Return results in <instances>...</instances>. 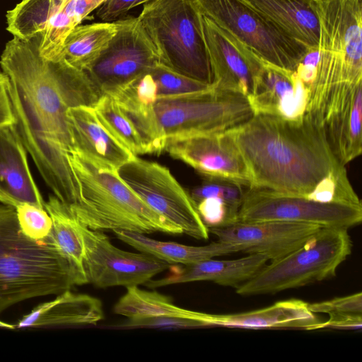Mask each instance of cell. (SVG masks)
<instances>
[{"mask_svg": "<svg viewBox=\"0 0 362 362\" xmlns=\"http://www.w3.org/2000/svg\"><path fill=\"white\" fill-rule=\"evenodd\" d=\"M43 35L5 45L0 66L8 78L14 127L42 179L67 206L76 203L79 187L69 155L71 141L66 112L94 107L103 95L84 70L63 59L49 60L40 53Z\"/></svg>", "mask_w": 362, "mask_h": 362, "instance_id": "6da1fadb", "label": "cell"}, {"mask_svg": "<svg viewBox=\"0 0 362 362\" xmlns=\"http://www.w3.org/2000/svg\"><path fill=\"white\" fill-rule=\"evenodd\" d=\"M229 131L247 164L250 188L306 197L331 172L345 166L322 128L305 115L297 120L253 115Z\"/></svg>", "mask_w": 362, "mask_h": 362, "instance_id": "7a4b0ae2", "label": "cell"}, {"mask_svg": "<svg viewBox=\"0 0 362 362\" xmlns=\"http://www.w3.org/2000/svg\"><path fill=\"white\" fill-rule=\"evenodd\" d=\"M78 286L67 260L52 243L21 230L15 208L0 204V313L33 298L59 294Z\"/></svg>", "mask_w": 362, "mask_h": 362, "instance_id": "3957f363", "label": "cell"}, {"mask_svg": "<svg viewBox=\"0 0 362 362\" xmlns=\"http://www.w3.org/2000/svg\"><path fill=\"white\" fill-rule=\"evenodd\" d=\"M69 159L78 183L79 196L75 204L68 206L85 226L95 230L143 234L182 233L138 197L117 171L97 165L75 153H69Z\"/></svg>", "mask_w": 362, "mask_h": 362, "instance_id": "277c9868", "label": "cell"}, {"mask_svg": "<svg viewBox=\"0 0 362 362\" xmlns=\"http://www.w3.org/2000/svg\"><path fill=\"white\" fill-rule=\"evenodd\" d=\"M202 15L193 0H151L137 17L159 64L185 76L212 84Z\"/></svg>", "mask_w": 362, "mask_h": 362, "instance_id": "5b68a950", "label": "cell"}, {"mask_svg": "<svg viewBox=\"0 0 362 362\" xmlns=\"http://www.w3.org/2000/svg\"><path fill=\"white\" fill-rule=\"evenodd\" d=\"M351 250L348 228L322 227L299 248L266 264L236 293L243 296L273 294L331 279Z\"/></svg>", "mask_w": 362, "mask_h": 362, "instance_id": "8992f818", "label": "cell"}, {"mask_svg": "<svg viewBox=\"0 0 362 362\" xmlns=\"http://www.w3.org/2000/svg\"><path fill=\"white\" fill-rule=\"evenodd\" d=\"M320 23L313 81H362V0H313Z\"/></svg>", "mask_w": 362, "mask_h": 362, "instance_id": "52a82bcc", "label": "cell"}, {"mask_svg": "<svg viewBox=\"0 0 362 362\" xmlns=\"http://www.w3.org/2000/svg\"><path fill=\"white\" fill-rule=\"evenodd\" d=\"M200 13L265 63L296 71L312 52L243 0H193Z\"/></svg>", "mask_w": 362, "mask_h": 362, "instance_id": "ba28073f", "label": "cell"}, {"mask_svg": "<svg viewBox=\"0 0 362 362\" xmlns=\"http://www.w3.org/2000/svg\"><path fill=\"white\" fill-rule=\"evenodd\" d=\"M155 110L166 141L226 131L254 115L246 96L215 88L192 95L157 98Z\"/></svg>", "mask_w": 362, "mask_h": 362, "instance_id": "9c48e42d", "label": "cell"}, {"mask_svg": "<svg viewBox=\"0 0 362 362\" xmlns=\"http://www.w3.org/2000/svg\"><path fill=\"white\" fill-rule=\"evenodd\" d=\"M117 173L148 206L197 240H207L209 230L197 204L166 167L134 156Z\"/></svg>", "mask_w": 362, "mask_h": 362, "instance_id": "30bf717a", "label": "cell"}, {"mask_svg": "<svg viewBox=\"0 0 362 362\" xmlns=\"http://www.w3.org/2000/svg\"><path fill=\"white\" fill-rule=\"evenodd\" d=\"M305 115L322 128L341 164L361 154L362 81L337 83L314 94Z\"/></svg>", "mask_w": 362, "mask_h": 362, "instance_id": "8fae6325", "label": "cell"}, {"mask_svg": "<svg viewBox=\"0 0 362 362\" xmlns=\"http://www.w3.org/2000/svg\"><path fill=\"white\" fill-rule=\"evenodd\" d=\"M283 221L349 228L362 221V206L317 202L302 196L247 187L238 221Z\"/></svg>", "mask_w": 362, "mask_h": 362, "instance_id": "7c38bea8", "label": "cell"}, {"mask_svg": "<svg viewBox=\"0 0 362 362\" xmlns=\"http://www.w3.org/2000/svg\"><path fill=\"white\" fill-rule=\"evenodd\" d=\"M118 23L108 46L84 70L103 94L132 82L159 64L137 17L118 20Z\"/></svg>", "mask_w": 362, "mask_h": 362, "instance_id": "4fadbf2b", "label": "cell"}, {"mask_svg": "<svg viewBox=\"0 0 362 362\" xmlns=\"http://www.w3.org/2000/svg\"><path fill=\"white\" fill-rule=\"evenodd\" d=\"M81 231L88 282L98 288L144 285L171 265L148 253L119 249L101 230L90 229L82 223Z\"/></svg>", "mask_w": 362, "mask_h": 362, "instance_id": "5bb4252c", "label": "cell"}, {"mask_svg": "<svg viewBox=\"0 0 362 362\" xmlns=\"http://www.w3.org/2000/svg\"><path fill=\"white\" fill-rule=\"evenodd\" d=\"M164 151L204 177L226 179L250 187L247 164L229 129L167 140Z\"/></svg>", "mask_w": 362, "mask_h": 362, "instance_id": "9a60e30c", "label": "cell"}, {"mask_svg": "<svg viewBox=\"0 0 362 362\" xmlns=\"http://www.w3.org/2000/svg\"><path fill=\"white\" fill-rule=\"evenodd\" d=\"M322 227L283 221L240 222L209 228L218 240L237 246L240 252L262 254L276 261L304 245Z\"/></svg>", "mask_w": 362, "mask_h": 362, "instance_id": "2e32d148", "label": "cell"}, {"mask_svg": "<svg viewBox=\"0 0 362 362\" xmlns=\"http://www.w3.org/2000/svg\"><path fill=\"white\" fill-rule=\"evenodd\" d=\"M202 23L214 88L247 98L264 62L204 15Z\"/></svg>", "mask_w": 362, "mask_h": 362, "instance_id": "e0dca14e", "label": "cell"}, {"mask_svg": "<svg viewBox=\"0 0 362 362\" xmlns=\"http://www.w3.org/2000/svg\"><path fill=\"white\" fill-rule=\"evenodd\" d=\"M309 90L296 71L264 62L255 76L247 97L254 115H265L289 120L303 117Z\"/></svg>", "mask_w": 362, "mask_h": 362, "instance_id": "ac0fdd59", "label": "cell"}, {"mask_svg": "<svg viewBox=\"0 0 362 362\" xmlns=\"http://www.w3.org/2000/svg\"><path fill=\"white\" fill-rule=\"evenodd\" d=\"M66 117L71 141V153L115 171L135 156L105 130L93 107H70Z\"/></svg>", "mask_w": 362, "mask_h": 362, "instance_id": "d6986e66", "label": "cell"}, {"mask_svg": "<svg viewBox=\"0 0 362 362\" xmlns=\"http://www.w3.org/2000/svg\"><path fill=\"white\" fill-rule=\"evenodd\" d=\"M269 261L262 254H249L235 259L217 260L213 258L188 264H171L164 277L151 279L144 285L156 288L168 285L209 281L238 288L252 279Z\"/></svg>", "mask_w": 362, "mask_h": 362, "instance_id": "ffe728a7", "label": "cell"}, {"mask_svg": "<svg viewBox=\"0 0 362 362\" xmlns=\"http://www.w3.org/2000/svg\"><path fill=\"white\" fill-rule=\"evenodd\" d=\"M0 203L13 208L23 203L45 208L27 151L13 126L0 128Z\"/></svg>", "mask_w": 362, "mask_h": 362, "instance_id": "44dd1931", "label": "cell"}, {"mask_svg": "<svg viewBox=\"0 0 362 362\" xmlns=\"http://www.w3.org/2000/svg\"><path fill=\"white\" fill-rule=\"evenodd\" d=\"M202 327H224L243 329L298 328L315 329L321 322L308 308V303L299 299L281 300L259 310L233 314L202 313Z\"/></svg>", "mask_w": 362, "mask_h": 362, "instance_id": "7402d4cb", "label": "cell"}, {"mask_svg": "<svg viewBox=\"0 0 362 362\" xmlns=\"http://www.w3.org/2000/svg\"><path fill=\"white\" fill-rule=\"evenodd\" d=\"M103 318V305L99 299L69 289L57 294L54 299L34 308L15 327L92 325Z\"/></svg>", "mask_w": 362, "mask_h": 362, "instance_id": "603a6c76", "label": "cell"}, {"mask_svg": "<svg viewBox=\"0 0 362 362\" xmlns=\"http://www.w3.org/2000/svg\"><path fill=\"white\" fill-rule=\"evenodd\" d=\"M292 39L316 52L320 23L313 0H243Z\"/></svg>", "mask_w": 362, "mask_h": 362, "instance_id": "cb8c5ba5", "label": "cell"}, {"mask_svg": "<svg viewBox=\"0 0 362 362\" xmlns=\"http://www.w3.org/2000/svg\"><path fill=\"white\" fill-rule=\"evenodd\" d=\"M44 207L52 221L49 235L52 243L69 263L78 286L88 284L84 265L85 245L81 223L69 206L54 195H49Z\"/></svg>", "mask_w": 362, "mask_h": 362, "instance_id": "d4e9b609", "label": "cell"}, {"mask_svg": "<svg viewBox=\"0 0 362 362\" xmlns=\"http://www.w3.org/2000/svg\"><path fill=\"white\" fill-rule=\"evenodd\" d=\"M113 232L118 239L139 252L151 255L170 264H188L240 252L237 246L218 240L207 245L191 246L155 240L133 231L116 230Z\"/></svg>", "mask_w": 362, "mask_h": 362, "instance_id": "484cf974", "label": "cell"}, {"mask_svg": "<svg viewBox=\"0 0 362 362\" xmlns=\"http://www.w3.org/2000/svg\"><path fill=\"white\" fill-rule=\"evenodd\" d=\"M118 24L116 21L77 25L66 37L58 59L86 70L108 46Z\"/></svg>", "mask_w": 362, "mask_h": 362, "instance_id": "4316f807", "label": "cell"}, {"mask_svg": "<svg viewBox=\"0 0 362 362\" xmlns=\"http://www.w3.org/2000/svg\"><path fill=\"white\" fill-rule=\"evenodd\" d=\"M116 101L141 136L148 153L160 154L164 151L166 140L158 123L155 104L139 99L129 84L115 88L107 93Z\"/></svg>", "mask_w": 362, "mask_h": 362, "instance_id": "83f0119b", "label": "cell"}, {"mask_svg": "<svg viewBox=\"0 0 362 362\" xmlns=\"http://www.w3.org/2000/svg\"><path fill=\"white\" fill-rule=\"evenodd\" d=\"M115 313L127 318L173 316L199 321L201 312L175 305L173 300L156 291L142 290L138 286L127 288V292L114 306Z\"/></svg>", "mask_w": 362, "mask_h": 362, "instance_id": "f1b7e54d", "label": "cell"}, {"mask_svg": "<svg viewBox=\"0 0 362 362\" xmlns=\"http://www.w3.org/2000/svg\"><path fill=\"white\" fill-rule=\"evenodd\" d=\"M59 7L53 0H22L6 13V30L28 41L43 35L49 18Z\"/></svg>", "mask_w": 362, "mask_h": 362, "instance_id": "f546056e", "label": "cell"}, {"mask_svg": "<svg viewBox=\"0 0 362 362\" xmlns=\"http://www.w3.org/2000/svg\"><path fill=\"white\" fill-rule=\"evenodd\" d=\"M93 108L100 123L119 144L134 156L148 153L139 133L112 97L103 94Z\"/></svg>", "mask_w": 362, "mask_h": 362, "instance_id": "4dcf8cb0", "label": "cell"}, {"mask_svg": "<svg viewBox=\"0 0 362 362\" xmlns=\"http://www.w3.org/2000/svg\"><path fill=\"white\" fill-rule=\"evenodd\" d=\"M314 313H322L329 317L315 329L323 328L360 329L362 327V293L361 292L322 302L308 303Z\"/></svg>", "mask_w": 362, "mask_h": 362, "instance_id": "1f68e13d", "label": "cell"}, {"mask_svg": "<svg viewBox=\"0 0 362 362\" xmlns=\"http://www.w3.org/2000/svg\"><path fill=\"white\" fill-rule=\"evenodd\" d=\"M150 74L157 85L158 98L192 95L214 88L213 84L185 76L160 64L154 66Z\"/></svg>", "mask_w": 362, "mask_h": 362, "instance_id": "d6a6232c", "label": "cell"}, {"mask_svg": "<svg viewBox=\"0 0 362 362\" xmlns=\"http://www.w3.org/2000/svg\"><path fill=\"white\" fill-rule=\"evenodd\" d=\"M15 209L19 228L26 237L35 241H43L49 238L52 221L45 208L23 203Z\"/></svg>", "mask_w": 362, "mask_h": 362, "instance_id": "836d02e7", "label": "cell"}, {"mask_svg": "<svg viewBox=\"0 0 362 362\" xmlns=\"http://www.w3.org/2000/svg\"><path fill=\"white\" fill-rule=\"evenodd\" d=\"M196 204L198 212L208 228L224 226L238 221L240 208L221 197H207Z\"/></svg>", "mask_w": 362, "mask_h": 362, "instance_id": "e575fe53", "label": "cell"}, {"mask_svg": "<svg viewBox=\"0 0 362 362\" xmlns=\"http://www.w3.org/2000/svg\"><path fill=\"white\" fill-rule=\"evenodd\" d=\"M111 327L119 329H187L202 327V325L199 321L189 318L173 316H152L127 318V320Z\"/></svg>", "mask_w": 362, "mask_h": 362, "instance_id": "d590c367", "label": "cell"}, {"mask_svg": "<svg viewBox=\"0 0 362 362\" xmlns=\"http://www.w3.org/2000/svg\"><path fill=\"white\" fill-rule=\"evenodd\" d=\"M151 0H104L94 11L95 16L101 22L110 23L129 10Z\"/></svg>", "mask_w": 362, "mask_h": 362, "instance_id": "8d00e7d4", "label": "cell"}, {"mask_svg": "<svg viewBox=\"0 0 362 362\" xmlns=\"http://www.w3.org/2000/svg\"><path fill=\"white\" fill-rule=\"evenodd\" d=\"M104 0H64L57 9L76 28Z\"/></svg>", "mask_w": 362, "mask_h": 362, "instance_id": "74e56055", "label": "cell"}, {"mask_svg": "<svg viewBox=\"0 0 362 362\" xmlns=\"http://www.w3.org/2000/svg\"><path fill=\"white\" fill-rule=\"evenodd\" d=\"M14 117L8 93V78L0 71V128L13 126Z\"/></svg>", "mask_w": 362, "mask_h": 362, "instance_id": "f35d334b", "label": "cell"}, {"mask_svg": "<svg viewBox=\"0 0 362 362\" xmlns=\"http://www.w3.org/2000/svg\"><path fill=\"white\" fill-rule=\"evenodd\" d=\"M64 0H53V1L54 2V4L56 5H57L59 7L61 6V4H62V2L64 1Z\"/></svg>", "mask_w": 362, "mask_h": 362, "instance_id": "ab89813d", "label": "cell"}]
</instances>
